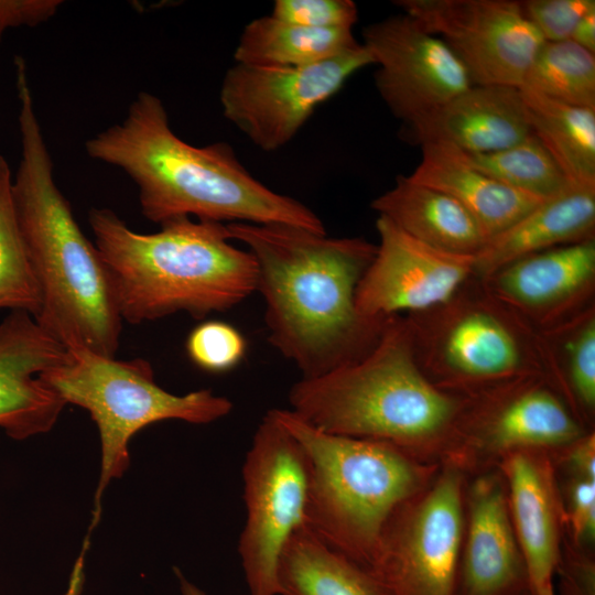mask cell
Returning <instances> with one entry per match:
<instances>
[{
  "label": "cell",
  "mask_w": 595,
  "mask_h": 595,
  "mask_svg": "<svg viewBox=\"0 0 595 595\" xmlns=\"http://www.w3.org/2000/svg\"><path fill=\"white\" fill-rule=\"evenodd\" d=\"M462 153L469 164L480 172L516 191L542 201L572 185L533 133L499 151Z\"/></svg>",
  "instance_id": "obj_29"
},
{
  "label": "cell",
  "mask_w": 595,
  "mask_h": 595,
  "mask_svg": "<svg viewBox=\"0 0 595 595\" xmlns=\"http://www.w3.org/2000/svg\"><path fill=\"white\" fill-rule=\"evenodd\" d=\"M289 402V410L324 432L387 442L415 456L453 442L465 397L423 374L404 317L394 315L364 357L301 378L290 388Z\"/></svg>",
  "instance_id": "obj_5"
},
{
  "label": "cell",
  "mask_w": 595,
  "mask_h": 595,
  "mask_svg": "<svg viewBox=\"0 0 595 595\" xmlns=\"http://www.w3.org/2000/svg\"><path fill=\"white\" fill-rule=\"evenodd\" d=\"M594 234L595 188L570 185L490 238L475 256L473 277L485 279L517 259L594 239Z\"/></svg>",
  "instance_id": "obj_22"
},
{
  "label": "cell",
  "mask_w": 595,
  "mask_h": 595,
  "mask_svg": "<svg viewBox=\"0 0 595 595\" xmlns=\"http://www.w3.org/2000/svg\"><path fill=\"white\" fill-rule=\"evenodd\" d=\"M186 351L198 368L208 372H225L244 359L247 342L229 323L209 320L191 331L186 339Z\"/></svg>",
  "instance_id": "obj_31"
},
{
  "label": "cell",
  "mask_w": 595,
  "mask_h": 595,
  "mask_svg": "<svg viewBox=\"0 0 595 595\" xmlns=\"http://www.w3.org/2000/svg\"><path fill=\"white\" fill-rule=\"evenodd\" d=\"M468 526L456 595H522L530 591L513 530L506 486L485 475L469 490Z\"/></svg>",
  "instance_id": "obj_18"
},
{
  "label": "cell",
  "mask_w": 595,
  "mask_h": 595,
  "mask_svg": "<svg viewBox=\"0 0 595 595\" xmlns=\"http://www.w3.org/2000/svg\"><path fill=\"white\" fill-rule=\"evenodd\" d=\"M63 3L62 0H0V42L9 29L48 21Z\"/></svg>",
  "instance_id": "obj_35"
},
{
  "label": "cell",
  "mask_w": 595,
  "mask_h": 595,
  "mask_svg": "<svg viewBox=\"0 0 595 595\" xmlns=\"http://www.w3.org/2000/svg\"><path fill=\"white\" fill-rule=\"evenodd\" d=\"M522 595H533V594L531 592H527V593H524Z\"/></svg>",
  "instance_id": "obj_41"
},
{
  "label": "cell",
  "mask_w": 595,
  "mask_h": 595,
  "mask_svg": "<svg viewBox=\"0 0 595 595\" xmlns=\"http://www.w3.org/2000/svg\"><path fill=\"white\" fill-rule=\"evenodd\" d=\"M12 180L10 165L0 155V310L23 311L35 317L40 290L17 217Z\"/></svg>",
  "instance_id": "obj_30"
},
{
  "label": "cell",
  "mask_w": 595,
  "mask_h": 595,
  "mask_svg": "<svg viewBox=\"0 0 595 595\" xmlns=\"http://www.w3.org/2000/svg\"><path fill=\"white\" fill-rule=\"evenodd\" d=\"M372 64L361 43L336 57L303 67L236 63L220 86L223 113L255 145L275 151L289 143L315 109L353 74Z\"/></svg>",
  "instance_id": "obj_11"
},
{
  "label": "cell",
  "mask_w": 595,
  "mask_h": 595,
  "mask_svg": "<svg viewBox=\"0 0 595 595\" xmlns=\"http://www.w3.org/2000/svg\"><path fill=\"white\" fill-rule=\"evenodd\" d=\"M379 244L356 291L368 318L413 314L448 301L474 275V256L430 247L378 216Z\"/></svg>",
  "instance_id": "obj_15"
},
{
  "label": "cell",
  "mask_w": 595,
  "mask_h": 595,
  "mask_svg": "<svg viewBox=\"0 0 595 595\" xmlns=\"http://www.w3.org/2000/svg\"><path fill=\"white\" fill-rule=\"evenodd\" d=\"M519 4L544 42L570 40L577 22L595 10L594 0H524Z\"/></svg>",
  "instance_id": "obj_33"
},
{
  "label": "cell",
  "mask_w": 595,
  "mask_h": 595,
  "mask_svg": "<svg viewBox=\"0 0 595 595\" xmlns=\"http://www.w3.org/2000/svg\"><path fill=\"white\" fill-rule=\"evenodd\" d=\"M40 378L66 404L85 409L99 434L100 472L77 566H84L90 536L101 516L105 490L130 466L132 437L162 421L213 423L228 415L234 407L228 398L209 389L185 394L166 391L156 383L151 364L143 358L120 360L84 347H68L66 359Z\"/></svg>",
  "instance_id": "obj_7"
},
{
  "label": "cell",
  "mask_w": 595,
  "mask_h": 595,
  "mask_svg": "<svg viewBox=\"0 0 595 595\" xmlns=\"http://www.w3.org/2000/svg\"><path fill=\"white\" fill-rule=\"evenodd\" d=\"M88 221L119 314L130 324L180 312L203 320L257 292L255 257L231 244L227 224L181 217L141 234L104 207H93Z\"/></svg>",
  "instance_id": "obj_4"
},
{
  "label": "cell",
  "mask_w": 595,
  "mask_h": 595,
  "mask_svg": "<svg viewBox=\"0 0 595 595\" xmlns=\"http://www.w3.org/2000/svg\"><path fill=\"white\" fill-rule=\"evenodd\" d=\"M586 433L548 378L529 376L466 396L453 442L504 456L563 448Z\"/></svg>",
  "instance_id": "obj_14"
},
{
  "label": "cell",
  "mask_w": 595,
  "mask_h": 595,
  "mask_svg": "<svg viewBox=\"0 0 595 595\" xmlns=\"http://www.w3.org/2000/svg\"><path fill=\"white\" fill-rule=\"evenodd\" d=\"M371 208L409 236L442 251L475 257L487 241L455 199L408 175H398L394 185L371 202Z\"/></svg>",
  "instance_id": "obj_23"
},
{
  "label": "cell",
  "mask_w": 595,
  "mask_h": 595,
  "mask_svg": "<svg viewBox=\"0 0 595 595\" xmlns=\"http://www.w3.org/2000/svg\"><path fill=\"white\" fill-rule=\"evenodd\" d=\"M534 595H555L553 583L541 587Z\"/></svg>",
  "instance_id": "obj_40"
},
{
  "label": "cell",
  "mask_w": 595,
  "mask_h": 595,
  "mask_svg": "<svg viewBox=\"0 0 595 595\" xmlns=\"http://www.w3.org/2000/svg\"><path fill=\"white\" fill-rule=\"evenodd\" d=\"M309 483L303 447L268 411L242 465L246 520L238 553L250 595H280L279 559L291 536L305 526Z\"/></svg>",
  "instance_id": "obj_9"
},
{
  "label": "cell",
  "mask_w": 595,
  "mask_h": 595,
  "mask_svg": "<svg viewBox=\"0 0 595 595\" xmlns=\"http://www.w3.org/2000/svg\"><path fill=\"white\" fill-rule=\"evenodd\" d=\"M174 571L178 581L181 595H206L203 589L187 580L178 569L175 567Z\"/></svg>",
  "instance_id": "obj_39"
},
{
  "label": "cell",
  "mask_w": 595,
  "mask_h": 595,
  "mask_svg": "<svg viewBox=\"0 0 595 595\" xmlns=\"http://www.w3.org/2000/svg\"><path fill=\"white\" fill-rule=\"evenodd\" d=\"M545 375L576 416L595 410V306L540 331Z\"/></svg>",
  "instance_id": "obj_27"
},
{
  "label": "cell",
  "mask_w": 595,
  "mask_h": 595,
  "mask_svg": "<svg viewBox=\"0 0 595 595\" xmlns=\"http://www.w3.org/2000/svg\"><path fill=\"white\" fill-rule=\"evenodd\" d=\"M363 37L361 44L378 65L377 90L405 127L473 85L451 48L405 13L367 25Z\"/></svg>",
  "instance_id": "obj_13"
},
{
  "label": "cell",
  "mask_w": 595,
  "mask_h": 595,
  "mask_svg": "<svg viewBox=\"0 0 595 595\" xmlns=\"http://www.w3.org/2000/svg\"><path fill=\"white\" fill-rule=\"evenodd\" d=\"M87 155L120 169L137 185L142 215L159 225L181 217L284 224L326 234L298 199L255 178L225 142L195 147L171 128L163 101L141 91L125 118L85 142Z\"/></svg>",
  "instance_id": "obj_2"
},
{
  "label": "cell",
  "mask_w": 595,
  "mask_h": 595,
  "mask_svg": "<svg viewBox=\"0 0 595 595\" xmlns=\"http://www.w3.org/2000/svg\"><path fill=\"white\" fill-rule=\"evenodd\" d=\"M67 347L28 312L0 323V429L17 441L50 432L66 405L40 376L62 364Z\"/></svg>",
  "instance_id": "obj_17"
},
{
  "label": "cell",
  "mask_w": 595,
  "mask_h": 595,
  "mask_svg": "<svg viewBox=\"0 0 595 595\" xmlns=\"http://www.w3.org/2000/svg\"><path fill=\"white\" fill-rule=\"evenodd\" d=\"M570 40L595 54V10L586 13L575 25Z\"/></svg>",
  "instance_id": "obj_38"
},
{
  "label": "cell",
  "mask_w": 595,
  "mask_h": 595,
  "mask_svg": "<svg viewBox=\"0 0 595 595\" xmlns=\"http://www.w3.org/2000/svg\"><path fill=\"white\" fill-rule=\"evenodd\" d=\"M560 573L561 595H595V565L589 558L570 552L560 558L556 571Z\"/></svg>",
  "instance_id": "obj_36"
},
{
  "label": "cell",
  "mask_w": 595,
  "mask_h": 595,
  "mask_svg": "<svg viewBox=\"0 0 595 595\" xmlns=\"http://www.w3.org/2000/svg\"><path fill=\"white\" fill-rule=\"evenodd\" d=\"M14 66L20 160L12 195L40 290L34 320L67 348L84 347L115 357L123 321L107 267L55 182L24 58H15Z\"/></svg>",
  "instance_id": "obj_3"
},
{
  "label": "cell",
  "mask_w": 595,
  "mask_h": 595,
  "mask_svg": "<svg viewBox=\"0 0 595 595\" xmlns=\"http://www.w3.org/2000/svg\"><path fill=\"white\" fill-rule=\"evenodd\" d=\"M463 474L448 465L388 520L368 569L389 595H456Z\"/></svg>",
  "instance_id": "obj_10"
},
{
  "label": "cell",
  "mask_w": 595,
  "mask_h": 595,
  "mask_svg": "<svg viewBox=\"0 0 595 595\" xmlns=\"http://www.w3.org/2000/svg\"><path fill=\"white\" fill-rule=\"evenodd\" d=\"M258 268L269 343L301 372L324 376L364 357L387 320L363 316L356 291L377 245L284 224L230 223Z\"/></svg>",
  "instance_id": "obj_1"
},
{
  "label": "cell",
  "mask_w": 595,
  "mask_h": 595,
  "mask_svg": "<svg viewBox=\"0 0 595 595\" xmlns=\"http://www.w3.org/2000/svg\"><path fill=\"white\" fill-rule=\"evenodd\" d=\"M566 517L577 541L595 536V479L572 477L567 488Z\"/></svg>",
  "instance_id": "obj_34"
},
{
  "label": "cell",
  "mask_w": 595,
  "mask_h": 595,
  "mask_svg": "<svg viewBox=\"0 0 595 595\" xmlns=\"http://www.w3.org/2000/svg\"><path fill=\"white\" fill-rule=\"evenodd\" d=\"M396 6L439 36L473 85L520 88L543 44L513 0H398Z\"/></svg>",
  "instance_id": "obj_12"
},
{
  "label": "cell",
  "mask_w": 595,
  "mask_h": 595,
  "mask_svg": "<svg viewBox=\"0 0 595 595\" xmlns=\"http://www.w3.org/2000/svg\"><path fill=\"white\" fill-rule=\"evenodd\" d=\"M270 15L315 29H353L358 10L351 0H277Z\"/></svg>",
  "instance_id": "obj_32"
},
{
  "label": "cell",
  "mask_w": 595,
  "mask_h": 595,
  "mask_svg": "<svg viewBox=\"0 0 595 595\" xmlns=\"http://www.w3.org/2000/svg\"><path fill=\"white\" fill-rule=\"evenodd\" d=\"M508 507L524 561L530 591L553 583L561 558L564 516L550 459L544 451H515L501 456Z\"/></svg>",
  "instance_id": "obj_19"
},
{
  "label": "cell",
  "mask_w": 595,
  "mask_h": 595,
  "mask_svg": "<svg viewBox=\"0 0 595 595\" xmlns=\"http://www.w3.org/2000/svg\"><path fill=\"white\" fill-rule=\"evenodd\" d=\"M531 133L520 88L505 85H472L404 129L412 143L442 142L470 154L509 148Z\"/></svg>",
  "instance_id": "obj_20"
},
{
  "label": "cell",
  "mask_w": 595,
  "mask_h": 595,
  "mask_svg": "<svg viewBox=\"0 0 595 595\" xmlns=\"http://www.w3.org/2000/svg\"><path fill=\"white\" fill-rule=\"evenodd\" d=\"M280 595H389L366 567L336 552L305 526L279 559Z\"/></svg>",
  "instance_id": "obj_24"
},
{
  "label": "cell",
  "mask_w": 595,
  "mask_h": 595,
  "mask_svg": "<svg viewBox=\"0 0 595 595\" xmlns=\"http://www.w3.org/2000/svg\"><path fill=\"white\" fill-rule=\"evenodd\" d=\"M404 317L414 357L439 388L458 396L544 376L540 333L472 277L448 301Z\"/></svg>",
  "instance_id": "obj_8"
},
{
  "label": "cell",
  "mask_w": 595,
  "mask_h": 595,
  "mask_svg": "<svg viewBox=\"0 0 595 595\" xmlns=\"http://www.w3.org/2000/svg\"><path fill=\"white\" fill-rule=\"evenodd\" d=\"M563 448L564 463L572 477L595 479V437L593 432L584 434Z\"/></svg>",
  "instance_id": "obj_37"
},
{
  "label": "cell",
  "mask_w": 595,
  "mask_h": 595,
  "mask_svg": "<svg viewBox=\"0 0 595 595\" xmlns=\"http://www.w3.org/2000/svg\"><path fill=\"white\" fill-rule=\"evenodd\" d=\"M520 88L595 109V54L571 40L543 42Z\"/></svg>",
  "instance_id": "obj_28"
},
{
  "label": "cell",
  "mask_w": 595,
  "mask_h": 595,
  "mask_svg": "<svg viewBox=\"0 0 595 595\" xmlns=\"http://www.w3.org/2000/svg\"><path fill=\"white\" fill-rule=\"evenodd\" d=\"M359 45L353 29H315L266 15L245 26L234 58L246 65L303 67Z\"/></svg>",
  "instance_id": "obj_25"
},
{
  "label": "cell",
  "mask_w": 595,
  "mask_h": 595,
  "mask_svg": "<svg viewBox=\"0 0 595 595\" xmlns=\"http://www.w3.org/2000/svg\"><path fill=\"white\" fill-rule=\"evenodd\" d=\"M420 147L421 161L408 176L455 199L474 218L487 241L542 202L475 169L451 144L428 142Z\"/></svg>",
  "instance_id": "obj_21"
},
{
  "label": "cell",
  "mask_w": 595,
  "mask_h": 595,
  "mask_svg": "<svg viewBox=\"0 0 595 595\" xmlns=\"http://www.w3.org/2000/svg\"><path fill=\"white\" fill-rule=\"evenodd\" d=\"M480 280L536 329L552 328L594 304L595 239L528 255Z\"/></svg>",
  "instance_id": "obj_16"
},
{
  "label": "cell",
  "mask_w": 595,
  "mask_h": 595,
  "mask_svg": "<svg viewBox=\"0 0 595 595\" xmlns=\"http://www.w3.org/2000/svg\"><path fill=\"white\" fill-rule=\"evenodd\" d=\"M270 411L309 461L305 527L369 569L388 520L430 484L433 467L390 443L324 432L289 409Z\"/></svg>",
  "instance_id": "obj_6"
},
{
  "label": "cell",
  "mask_w": 595,
  "mask_h": 595,
  "mask_svg": "<svg viewBox=\"0 0 595 595\" xmlns=\"http://www.w3.org/2000/svg\"><path fill=\"white\" fill-rule=\"evenodd\" d=\"M532 133L570 184L595 188V109L520 88Z\"/></svg>",
  "instance_id": "obj_26"
}]
</instances>
